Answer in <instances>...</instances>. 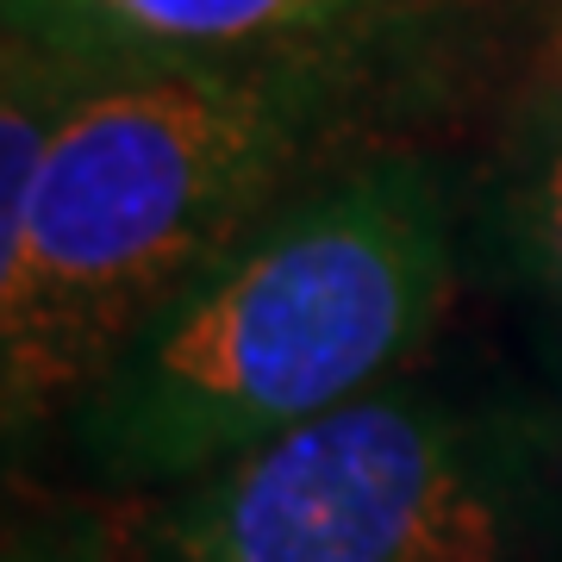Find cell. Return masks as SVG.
I'll list each match as a JSON object with an SVG mask.
<instances>
[{"instance_id": "obj_7", "label": "cell", "mask_w": 562, "mask_h": 562, "mask_svg": "<svg viewBox=\"0 0 562 562\" xmlns=\"http://www.w3.org/2000/svg\"><path fill=\"white\" fill-rule=\"evenodd\" d=\"M557 413H562V406H557Z\"/></svg>"}, {"instance_id": "obj_1", "label": "cell", "mask_w": 562, "mask_h": 562, "mask_svg": "<svg viewBox=\"0 0 562 562\" xmlns=\"http://www.w3.org/2000/svg\"><path fill=\"white\" fill-rule=\"evenodd\" d=\"M32 194L0 206L7 438L76 413L106 362L313 169L344 106L319 50L232 63H69Z\"/></svg>"}, {"instance_id": "obj_2", "label": "cell", "mask_w": 562, "mask_h": 562, "mask_svg": "<svg viewBox=\"0 0 562 562\" xmlns=\"http://www.w3.org/2000/svg\"><path fill=\"white\" fill-rule=\"evenodd\" d=\"M462 213L438 162L306 176L162 306L63 419L69 457L169 494L401 382L457 294Z\"/></svg>"}, {"instance_id": "obj_5", "label": "cell", "mask_w": 562, "mask_h": 562, "mask_svg": "<svg viewBox=\"0 0 562 562\" xmlns=\"http://www.w3.org/2000/svg\"><path fill=\"white\" fill-rule=\"evenodd\" d=\"M482 250L513 288L562 313V101L506 132L482 181Z\"/></svg>"}, {"instance_id": "obj_3", "label": "cell", "mask_w": 562, "mask_h": 562, "mask_svg": "<svg viewBox=\"0 0 562 562\" xmlns=\"http://www.w3.org/2000/svg\"><path fill=\"white\" fill-rule=\"evenodd\" d=\"M150 562H562V413L401 382L157 494Z\"/></svg>"}, {"instance_id": "obj_4", "label": "cell", "mask_w": 562, "mask_h": 562, "mask_svg": "<svg viewBox=\"0 0 562 562\" xmlns=\"http://www.w3.org/2000/svg\"><path fill=\"white\" fill-rule=\"evenodd\" d=\"M401 0H7V44L63 63H232L319 50Z\"/></svg>"}, {"instance_id": "obj_6", "label": "cell", "mask_w": 562, "mask_h": 562, "mask_svg": "<svg viewBox=\"0 0 562 562\" xmlns=\"http://www.w3.org/2000/svg\"><path fill=\"white\" fill-rule=\"evenodd\" d=\"M7 562H120L101 543V531H88L76 519H44L7 538Z\"/></svg>"}]
</instances>
